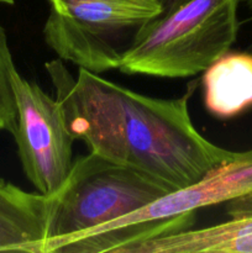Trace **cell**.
Returning a JSON list of instances; mask_svg holds the SVG:
<instances>
[{
  "label": "cell",
  "instance_id": "obj_4",
  "mask_svg": "<svg viewBox=\"0 0 252 253\" xmlns=\"http://www.w3.org/2000/svg\"><path fill=\"white\" fill-rule=\"evenodd\" d=\"M47 46L93 73L119 69L138 30L162 10L161 0H48Z\"/></svg>",
  "mask_w": 252,
  "mask_h": 253
},
{
  "label": "cell",
  "instance_id": "obj_1",
  "mask_svg": "<svg viewBox=\"0 0 252 253\" xmlns=\"http://www.w3.org/2000/svg\"><path fill=\"white\" fill-rule=\"evenodd\" d=\"M68 130L89 151L157 178L173 190L189 187L235 152L193 125L189 100L198 81L178 98L143 95L61 58L44 64Z\"/></svg>",
  "mask_w": 252,
  "mask_h": 253
},
{
  "label": "cell",
  "instance_id": "obj_2",
  "mask_svg": "<svg viewBox=\"0 0 252 253\" xmlns=\"http://www.w3.org/2000/svg\"><path fill=\"white\" fill-rule=\"evenodd\" d=\"M240 2L163 0L160 14L133 36L119 69L158 78H187L203 73L236 41Z\"/></svg>",
  "mask_w": 252,
  "mask_h": 253
},
{
  "label": "cell",
  "instance_id": "obj_5",
  "mask_svg": "<svg viewBox=\"0 0 252 253\" xmlns=\"http://www.w3.org/2000/svg\"><path fill=\"white\" fill-rule=\"evenodd\" d=\"M11 83L17 110L12 135L22 169L37 192L51 197L71 172L76 138L56 98L17 69L12 71Z\"/></svg>",
  "mask_w": 252,
  "mask_h": 253
},
{
  "label": "cell",
  "instance_id": "obj_6",
  "mask_svg": "<svg viewBox=\"0 0 252 253\" xmlns=\"http://www.w3.org/2000/svg\"><path fill=\"white\" fill-rule=\"evenodd\" d=\"M230 219L128 245L120 253H252V197L227 203Z\"/></svg>",
  "mask_w": 252,
  "mask_h": 253
},
{
  "label": "cell",
  "instance_id": "obj_3",
  "mask_svg": "<svg viewBox=\"0 0 252 253\" xmlns=\"http://www.w3.org/2000/svg\"><path fill=\"white\" fill-rule=\"evenodd\" d=\"M173 192L152 175L90 152L73 161L62 187L51 195L42 246L109 224Z\"/></svg>",
  "mask_w": 252,
  "mask_h": 253
},
{
  "label": "cell",
  "instance_id": "obj_8",
  "mask_svg": "<svg viewBox=\"0 0 252 253\" xmlns=\"http://www.w3.org/2000/svg\"><path fill=\"white\" fill-rule=\"evenodd\" d=\"M204 105L219 119H230L252 106V53L225 52L202 77Z\"/></svg>",
  "mask_w": 252,
  "mask_h": 253
},
{
  "label": "cell",
  "instance_id": "obj_9",
  "mask_svg": "<svg viewBox=\"0 0 252 253\" xmlns=\"http://www.w3.org/2000/svg\"><path fill=\"white\" fill-rule=\"evenodd\" d=\"M16 69L10 52L6 32L0 25V131L12 133L16 126L17 110L11 83L12 71Z\"/></svg>",
  "mask_w": 252,
  "mask_h": 253
},
{
  "label": "cell",
  "instance_id": "obj_11",
  "mask_svg": "<svg viewBox=\"0 0 252 253\" xmlns=\"http://www.w3.org/2000/svg\"><path fill=\"white\" fill-rule=\"evenodd\" d=\"M0 4H7V5H12V4H14V0H0Z\"/></svg>",
  "mask_w": 252,
  "mask_h": 253
},
{
  "label": "cell",
  "instance_id": "obj_10",
  "mask_svg": "<svg viewBox=\"0 0 252 253\" xmlns=\"http://www.w3.org/2000/svg\"><path fill=\"white\" fill-rule=\"evenodd\" d=\"M241 2H246V5L249 6V9L252 11V0H241ZM252 48V46H251Z\"/></svg>",
  "mask_w": 252,
  "mask_h": 253
},
{
  "label": "cell",
  "instance_id": "obj_12",
  "mask_svg": "<svg viewBox=\"0 0 252 253\" xmlns=\"http://www.w3.org/2000/svg\"><path fill=\"white\" fill-rule=\"evenodd\" d=\"M161 1H163V0H161Z\"/></svg>",
  "mask_w": 252,
  "mask_h": 253
},
{
  "label": "cell",
  "instance_id": "obj_7",
  "mask_svg": "<svg viewBox=\"0 0 252 253\" xmlns=\"http://www.w3.org/2000/svg\"><path fill=\"white\" fill-rule=\"evenodd\" d=\"M51 204V197L0 178V252L42 253Z\"/></svg>",
  "mask_w": 252,
  "mask_h": 253
}]
</instances>
